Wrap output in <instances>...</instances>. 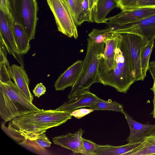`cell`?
<instances>
[{"mask_svg": "<svg viewBox=\"0 0 155 155\" xmlns=\"http://www.w3.org/2000/svg\"><path fill=\"white\" fill-rule=\"evenodd\" d=\"M5 122L4 121L1 122V127L3 131L7 135L18 144L25 139L19 130L14 126L11 121L9 123L8 127H6L5 125Z\"/></svg>", "mask_w": 155, "mask_h": 155, "instance_id": "cell-25", "label": "cell"}, {"mask_svg": "<svg viewBox=\"0 0 155 155\" xmlns=\"http://www.w3.org/2000/svg\"><path fill=\"white\" fill-rule=\"evenodd\" d=\"M114 33L112 32L108 28L103 29L94 28L89 33L88 36L97 43H105L107 40Z\"/></svg>", "mask_w": 155, "mask_h": 155, "instance_id": "cell-24", "label": "cell"}, {"mask_svg": "<svg viewBox=\"0 0 155 155\" xmlns=\"http://www.w3.org/2000/svg\"><path fill=\"white\" fill-rule=\"evenodd\" d=\"M125 42L128 50L135 82L143 81L141 64V54L142 48L149 41L139 35L129 33H120Z\"/></svg>", "mask_w": 155, "mask_h": 155, "instance_id": "cell-7", "label": "cell"}, {"mask_svg": "<svg viewBox=\"0 0 155 155\" xmlns=\"http://www.w3.org/2000/svg\"><path fill=\"white\" fill-rule=\"evenodd\" d=\"M83 63L82 61H77L59 76L54 85L56 91H63L74 84L80 73Z\"/></svg>", "mask_w": 155, "mask_h": 155, "instance_id": "cell-16", "label": "cell"}, {"mask_svg": "<svg viewBox=\"0 0 155 155\" xmlns=\"http://www.w3.org/2000/svg\"><path fill=\"white\" fill-rule=\"evenodd\" d=\"M155 14L154 8H142L124 10L112 17L107 18L108 26L124 24L134 22Z\"/></svg>", "mask_w": 155, "mask_h": 155, "instance_id": "cell-10", "label": "cell"}, {"mask_svg": "<svg viewBox=\"0 0 155 155\" xmlns=\"http://www.w3.org/2000/svg\"><path fill=\"white\" fill-rule=\"evenodd\" d=\"M143 140L148 142L155 143V132L146 137Z\"/></svg>", "mask_w": 155, "mask_h": 155, "instance_id": "cell-39", "label": "cell"}, {"mask_svg": "<svg viewBox=\"0 0 155 155\" xmlns=\"http://www.w3.org/2000/svg\"><path fill=\"white\" fill-rule=\"evenodd\" d=\"M84 155H93L97 144L92 141L82 138Z\"/></svg>", "mask_w": 155, "mask_h": 155, "instance_id": "cell-29", "label": "cell"}, {"mask_svg": "<svg viewBox=\"0 0 155 155\" xmlns=\"http://www.w3.org/2000/svg\"><path fill=\"white\" fill-rule=\"evenodd\" d=\"M15 0H7L10 11L14 19L16 15L15 8Z\"/></svg>", "mask_w": 155, "mask_h": 155, "instance_id": "cell-35", "label": "cell"}, {"mask_svg": "<svg viewBox=\"0 0 155 155\" xmlns=\"http://www.w3.org/2000/svg\"><path fill=\"white\" fill-rule=\"evenodd\" d=\"M100 98L89 91H86L74 97L55 109L71 113L79 108L90 107L98 101Z\"/></svg>", "mask_w": 155, "mask_h": 155, "instance_id": "cell-13", "label": "cell"}, {"mask_svg": "<svg viewBox=\"0 0 155 155\" xmlns=\"http://www.w3.org/2000/svg\"><path fill=\"white\" fill-rule=\"evenodd\" d=\"M11 27L17 46L20 53L23 55L29 50L30 41L21 25L12 15L10 18Z\"/></svg>", "mask_w": 155, "mask_h": 155, "instance_id": "cell-18", "label": "cell"}, {"mask_svg": "<svg viewBox=\"0 0 155 155\" xmlns=\"http://www.w3.org/2000/svg\"><path fill=\"white\" fill-rule=\"evenodd\" d=\"M149 70L154 80H155V60L149 63Z\"/></svg>", "mask_w": 155, "mask_h": 155, "instance_id": "cell-36", "label": "cell"}, {"mask_svg": "<svg viewBox=\"0 0 155 155\" xmlns=\"http://www.w3.org/2000/svg\"><path fill=\"white\" fill-rule=\"evenodd\" d=\"M51 143L44 133L40 135L37 138L31 140L25 139L19 144L28 150L39 155H50L46 147H50Z\"/></svg>", "mask_w": 155, "mask_h": 155, "instance_id": "cell-19", "label": "cell"}, {"mask_svg": "<svg viewBox=\"0 0 155 155\" xmlns=\"http://www.w3.org/2000/svg\"><path fill=\"white\" fill-rule=\"evenodd\" d=\"M12 15L11 13L6 14L0 10V39L5 44L8 53L24 67L23 55L16 44L11 27L10 18Z\"/></svg>", "mask_w": 155, "mask_h": 155, "instance_id": "cell-9", "label": "cell"}, {"mask_svg": "<svg viewBox=\"0 0 155 155\" xmlns=\"http://www.w3.org/2000/svg\"><path fill=\"white\" fill-rule=\"evenodd\" d=\"M119 0H98L93 18V22L106 23V16L113 8L119 7Z\"/></svg>", "mask_w": 155, "mask_h": 155, "instance_id": "cell-20", "label": "cell"}, {"mask_svg": "<svg viewBox=\"0 0 155 155\" xmlns=\"http://www.w3.org/2000/svg\"><path fill=\"white\" fill-rule=\"evenodd\" d=\"M54 16L58 31L69 38L77 39L78 33L75 21L70 10L63 0H47Z\"/></svg>", "mask_w": 155, "mask_h": 155, "instance_id": "cell-6", "label": "cell"}, {"mask_svg": "<svg viewBox=\"0 0 155 155\" xmlns=\"http://www.w3.org/2000/svg\"></svg>", "mask_w": 155, "mask_h": 155, "instance_id": "cell-40", "label": "cell"}, {"mask_svg": "<svg viewBox=\"0 0 155 155\" xmlns=\"http://www.w3.org/2000/svg\"><path fill=\"white\" fill-rule=\"evenodd\" d=\"M81 13L76 23L77 26L85 21L90 22L88 0H79Z\"/></svg>", "mask_w": 155, "mask_h": 155, "instance_id": "cell-27", "label": "cell"}, {"mask_svg": "<svg viewBox=\"0 0 155 155\" xmlns=\"http://www.w3.org/2000/svg\"><path fill=\"white\" fill-rule=\"evenodd\" d=\"M94 111L93 109L90 108H81L74 110L71 113V114L72 116L79 119Z\"/></svg>", "mask_w": 155, "mask_h": 155, "instance_id": "cell-31", "label": "cell"}, {"mask_svg": "<svg viewBox=\"0 0 155 155\" xmlns=\"http://www.w3.org/2000/svg\"><path fill=\"white\" fill-rule=\"evenodd\" d=\"M15 20L24 29L29 41L34 39L38 9L36 0H16Z\"/></svg>", "mask_w": 155, "mask_h": 155, "instance_id": "cell-5", "label": "cell"}, {"mask_svg": "<svg viewBox=\"0 0 155 155\" xmlns=\"http://www.w3.org/2000/svg\"><path fill=\"white\" fill-rule=\"evenodd\" d=\"M95 110H105L120 112L123 113V107L121 104L109 99L106 101L100 99L95 104L89 107Z\"/></svg>", "mask_w": 155, "mask_h": 155, "instance_id": "cell-22", "label": "cell"}, {"mask_svg": "<svg viewBox=\"0 0 155 155\" xmlns=\"http://www.w3.org/2000/svg\"><path fill=\"white\" fill-rule=\"evenodd\" d=\"M72 117L68 112L41 109L15 117L11 121L26 139L33 140L47 129L63 124Z\"/></svg>", "mask_w": 155, "mask_h": 155, "instance_id": "cell-1", "label": "cell"}, {"mask_svg": "<svg viewBox=\"0 0 155 155\" xmlns=\"http://www.w3.org/2000/svg\"><path fill=\"white\" fill-rule=\"evenodd\" d=\"M0 82L5 83L11 81V78L6 64L0 63Z\"/></svg>", "mask_w": 155, "mask_h": 155, "instance_id": "cell-30", "label": "cell"}, {"mask_svg": "<svg viewBox=\"0 0 155 155\" xmlns=\"http://www.w3.org/2000/svg\"><path fill=\"white\" fill-rule=\"evenodd\" d=\"M155 155V143L143 140L128 155Z\"/></svg>", "mask_w": 155, "mask_h": 155, "instance_id": "cell-26", "label": "cell"}, {"mask_svg": "<svg viewBox=\"0 0 155 155\" xmlns=\"http://www.w3.org/2000/svg\"><path fill=\"white\" fill-rule=\"evenodd\" d=\"M41 110L20 92L15 83L0 82V115L4 121Z\"/></svg>", "mask_w": 155, "mask_h": 155, "instance_id": "cell-4", "label": "cell"}, {"mask_svg": "<svg viewBox=\"0 0 155 155\" xmlns=\"http://www.w3.org/2000/svg\"><path fill=\"white\" fill-rule=\"evenodd\" d=\"M123 114L130 128V134L126 139L128 143L142 142L146 137L154 132L155 124H150L149 122L142 124L134 120L125 111Z\"/></svg>", "mask_w": 155, "mask_h": 155, "instance_id": "cell-11", "label": "cell"}, {"mask_svg": "<svg viewBox=\"0 0 155 155\" xmlns=\"http://www.w3.org/2000/svg\"><path fill=\"white\" fill-rule=\"evenodd\" d=\"M0 63L5 64L8 68L10 66L7 59V56L1 51H0Z\"/></svg>", "mask_w": 155, "mask_h": 155, "instance_id": "cell-38", "label": "cell"}, {"mask_svg": "<svg viewBox=\"0 0 155 155\" xmlns=\"http://www.w3.org/2000/svg\"><path fill=\"white\" fill-rule=\"evenodd\" d=\"M71 12L75 23L77 22L80 13L79 0H63Z\"/></svg>", "mask_w": 155, "mask_h": 155, "instance_id": "cell-28", "label": "cell"}, {"mask_svg": "<svg viewBox=\"0 0 155 155\" xmlns=\"http://www.w3.org/2000/svg\"><path fill=\"white\" fill-rule=\"evenodd\" d=\"M150 90H152L154 94V97L153 100V108L151 113L150 114L153 115V118L155 119V80H154L153 84L152 87L151 88Z\"/></svg>", "mask_w": 155, "mask_h": 155, "instance_id": "cell-37", "label": "cell"}, {"mask_svg": "<svg viewBox=\"0 0 155 155\" xmlns=\"http://www.w3.org/2000/svg\"><path fill=\"white\" fill-rule=\"evenodd\" d=\"M141 142L128 143L127 144L117 146L97 144L93 155H128L129 153L139 145Z\"/></svg>", "mask_w": 155, "mask_h": 155, "instance_id": "cell-17", "label": "cell"}, {"mask_svg": "<svg viewBox=\"0 0 155 155\" xmlns=\"http://www.w3.org/2000/svg\"><path fill=\"white\" fill-rule=\"evenodd\" d=\"M0 10L6 14L11 13L7 0H0Z\"/></svg>", "mask_w": 155, "mask_h": 155, "instance_id": "cell-34", "label": "cell"}, {"mask_svg": "<svg viewBox=\"0 0 155 155\" xmlns=\"http://www.w3.org/2000/svg\"><path fill=\"white\" fill-rule=\"evenodd\" d=\"M87 41L86 54L81 69L77 80L72 87L68 99L89 91L93 84L100 83L98 69L101 60L104 57L105 43H97L89 38Z\"/></svg>", "mask_w": 155, "mask_h": 155, "instance_id": "cell-3", "label": "cell"}, {"mask_svg": "<svg viewBox=\"0 0 155 155\" xmlns=\"http://www.w3.org/2000/svg\"><path fill=\"white\" fill-rule=\"evenodd\" d=\"M120 34V33H119ZM100 83L126 93L135 82L126 45L120 34L114 68L99 76Z\"/></svg>", "mask_w": 155, "mask_h": 155, "instance_id": "cell-2", "label": "cell"}, {"mask_svg": "<svg viewBox=\"0 0 155 155\" xmlns=\"http://www.w3.org/2000/svg\"><path fill=\"white\" fill-rule=\"evenodd\" d=\"M84 131L80 128L74 133H68L52 138L54 144L72 151L74 153L84 155L82 136Z\"/></svg>", "mask_w": 155, "mask_h": 155, "instance_id": "cell-14", "label": "cell"}, {"mask_svg": "<svg viewBox=\"0 0 155 155\" xmlns=\"http://www.w3.org/2000/svg\"><path fill=\"white\" fill-rule=\"evenodd\" d=\"M154 46V40H153L142 48L141 54V64L143 75L145 78L149 69V61L151 52Z\"/></svg>", "mask_w": 155, "mask_h": 155, "instance_id": "cell-23", "label": "cell"}, {"mask_svg": "<svg viewBox=\"0 0 155 155\" xmlns=\"http://www.w3.org/2000/svg\"><path fill=\"white\" fill-rule=\"evenodd\" d=\"M119 7L122 11L142 8H155V0H119Z\"/></svg>", "mask_w": 155, "mask_h": 155, "instance_id": "cell-21", "label": "cell"}, {"mask_svg": "<svg viewBox=\"0 0 155 155\" xmlns=\"http://www.w3.org/2000/svg\"><path fill=\"white\" fill-rule=\"evenodd\" d=\"M120 34L114 33L105 43L104 57L100 61L98 69L99 77L113 69L116 61V53Z\"/></svg>", "mask_w": 155, "mask_h": 155, "instance_id": "cell-12", "label": "cell"}, {"mask_svg": "<svg viewBox=\"0 0 155 155\" xmlns=\"http://www.w3.org/2000/svg\"><path fill=\"white\" fill-rule=\"evenodd\" d=\"M10 76L20 92L32 102L33 97L29 87L30 80L24 67L13 64L8 68Z\"/></svg>", "mask_w": 155, "mask_h": 155, "instance_id": "cell-15", "label": "cell"}, {"mask_svg": "<svg viewBox=\"0 0 155 155\" xmlns=\"http://www.w3.org/2000/svg\"><path fill=\"white\" fill-rule=\"evenodd\" d=\"M110 28L114 33L133 34L150 41L155 39V14L134 22L111 26Z\"/></svg>", "mask_w": 155, "mask_h": 155, "instance_id": "cell-8", "label": "cell"}, {"mask_svg": "<svg viewBox=\"0 0 155 155\" xmlns=\"http://www.w3.org/2000/svg\"><path fill=\"white\" fill-rule=\"evenodd\" d=\"M46 91V88L41 83L38 84L33 91L35 95L38 98L44 94Z\"/></svg>", "mask_w": 155, "mask_h": 155, "instance_id": "cell-32", "label": "cell"}, {"mask_svg": "<svg viewBox=\"0 0 155 155\" xmlns=\"http://www.w3.org/2000/svg\"><path fill=\"white\" fill-rule=\"evenodd\" d=\"M98 0H88L90 22H93V18Z\"/></svg>", "mask_w": 155, "mask_h": 155, "instance_id": "cell-33", "label": "cell"}]
</instances>
